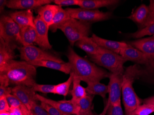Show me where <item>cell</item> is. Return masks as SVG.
Here are the masks:
<instances>
[{"label":"cell","instance_id":"21","mask_svg":"<svg viewBox=\"0 0 154 115\" xmlns=\"http://www.w3.org/2000/svg\"><path fill=\"white\" fill-rule=\"evenodd\" d=\"M60 6L49 4L39 7L37 9L38 15L50 28L54 17Z\"/></svg>","mask_w":154,"mask_h":115},{"label":"cell","instance_id":"44","mask_svg":"<svg viewBox=\"0 0 154 115\" xmlns=\"http://www.w3.org/2000/svg\"><path fill=\"white\" fill-rule=\"evenodd\" d=\"M0 115H10L9 112H3L0 113Z\"/></svg>","mask_w":154,"mask_h":115},{"label":"cell","instance_id":"33","mask_svg":"<svg viewBox=\"0 0 154 115\" xmlns=\"http://www.w3.org/2000/svg\"><path fill=\"white\" fill-rule=\"evenodd\" d=\"M54 85L48 84H39L35 83L33 86V89L36 92H42L44 93H53Z\"/></svg>","mask_w":154,"mask_h":115},{"label":"cell","instance_id":"31","mask_svg":"<svg viewBox=\"0 0 154 115\" xmlns=\"http://www.w3.org/2000/svg\"><path fill=\"white\" fill-rule=\"evenodd\" d=\"M10 107H15L19 109L24 115H30L31 112L27 107L13 94L6 97Z\"/></svg>","mask_w":154,"mask_h":115},{"label":"cell","instance_id":"26","mask_svg":"<svg viewBox=\"0 0 154 115\" xmlns=\"http://www.w3.org/2000/svg\"><path fill=\"white\" fill-rule=\"evenodd\" d=\"M81 81L79 79L74 77L72 82V89L70 91L72 97L71 100L73 102L78 104L79 101L87 95L86 89L80 84Z\"/></svg>","mask_w":154,"mask_h":115},{"label":"cell","instance_id":"42","mask_svg":"<svg viewBox=\"0 0 154 115\" xmlns=\"http://www.w3.org/2000/svg\"><path fill=\"white\" fill-rule=\"evenodd\" d=\"M149 7L150 14L152 18L154 19V0H151L149 1Z\"/></svg>","mask_w":154,"mask_h":115},{"label":"cell","instance_id":"30","mask_svg":"<svg viewBox=\"0 0 154 115\" xmlns=\"http://www.w3.org/2000/svg\"><path fill=\"white\" fill-rule=\"evenodd\" d=\"M146 35L154 36V19L142 28L139 29L135 32L131 34V37L134 38H142Z\"/></svg>","mask_w":154,"mask_h":115},{"label":"cell","instance_id":"40","mask_svg":"<svg viewBox=\"0 0 154 115\" xmlns=\"http://www.w3.org/2000/svg\"><path fill=\"white\" fill-rule=\"evenodd\" d=\"M9 112L10 115H24L19 109L15 107H10Z\"/></svg>","mask_w":154,"mask_h":115},{"label":"cell","instance_id":"3","mask_svg":"<svg viewBox=\"0 0 154 115\" xmlns=\"http://www.w3.org/2000/svg\"><path fill=\"white\" fill-rule=\"evenodd\" d=\"M0 74L4 75L9 84L24 85L32 88L35 83L37 69L36 66L25 61H10Z\"/></svg>","mask_w":154,"mask_h":115},{"label":"cell","instance_id":"24","mask_svg":"<svg viewBox=\"0 0 154 115\" xmlns=\"http://www.w3.org/2000/svg\"><path fill=\"white\" fill-rule=\"evenodd\" d=\"M21 40L23 46L33 45L36 43L37 34L35 27L27 26L20 28Z\"/></svg>","mask_w":154,"mask_h":115},{"label":"cell","instance_id":"11","mask_svg":"<svg viewBox=\"0 0 154 115\" xmlns=\"http://www.w3.org/2000/svg\"><path fill=\"white\" fill-rule=\"evenodd\" d=\"M37 97L40 102L46 103L58 110L62 114L69 115H78L80 110L79 104L73 102L70 100L55 101L46 98L39 94H37Z\"/></svg>","mask_w":154,"mask_h":115},{"label":"cell","instance_id":"16","mask_svg":"<svg viewBox=\"0 0 154 115\" xmlns=\"http://www.w3.org/2000/svg\"><path fill=\"white\" fill-rule=\"evenodd\" d=\"M128 44L148 55L152 61L154 73V36L137 39Z\"/></svg>","mask_w":154,"mask_h":115},{"label":"cell","instance_id":"22","mask_svg":"<svg viewBox=\"0 0 154 115\" xmlns=\"http://www.w3.org/2000/svg\"><path fill=\"white\" fill-rule=\"evenodd\" d=\"M14 49L0 40V72L2 71L8 63L15 58Z\"/></svg>","mask_w":154,"mask_h":115},{"label":"cell","instance_id":"20","mask_svg":"<svg viewBox=\"0 0 154 115\" xmlns=\"http://www.w3.org/2000/svg\"><path fill=\"white\" fill-rule=\"evenodd\" d=\"M117 0H80L79 6L85 9L97 10L101 8L114 7L118 4Z\"/></svg>","mask_w":154,"mask_h":115},{"label":"cell","instance_id":"39","mask_svg":"<svg viewBox=\"0 0 154 115\" xmlns=\"http://www.w3.org/2000/svg\"><path fill=\"white\" fill-rule=\"evenodd\" d=\"M12 88L9 86H0V98L6 97L9 95L12 94Z\"/></svg>","mask_w":154,"mask_h":115},{"label":"cell","instance_id":"35","mask_svg":"<svg viewBox=\"0 0 154 115\" xmlns=\"http://www.w3.org/2000/svg\"><path fill=\"white\" fill-rule=\"evenodd\" d=\"M106 115H125L121 103L109 106L107 109Z\"/></svg>","mask_w":154,"mask_h":115},{"label":"cell","instance_id":"27","mask_svg":"<svg viewBox=\"0 0 154 115\" xmlns=\"http://www.w3.org/2000/svg\"><path fill=\"white\" fill-rule=\"evenodd\" d=\"M95 96L88 95L79 101L80 110L78 115H98L93 111V99Z\"/></svg>","mask_w":154,"mask_h":115},{"label":"cell","instance_id":"8","mask_svg":"<svg viewBox=\"0 0 154 115\" xmlns=\"http://www.w3.org/2000/svg\"><path fill=\"white\" fill-rule=\"evenodd\" d=\"M71 18L84 22H97L107 20L111 18V12H104L98 10L80 8L66 9Z\"/></svg>","mask_w":154,"mask_h":115},{"label":"cell","instance_id":"13","mask_svg":"<svg viewBox=\"0 0 154 115\" xmlns=\"http://www.w3.org/2000/svg\"><path fill=\"white\" fill-rule=\"evenodd\" d=\"M12 94L19 98L30 110L32 103L39 101L36 92L32 88L26 86H15L12 88Z\"/></svg>","mask_w":154,"mask_h":115},{"label":"cell","instance_id":"41","mask_svg":"<svg viewBox=\"0 0 154 115\" xmlns=\"http://www.w3.org/2000/svg\"><path fill=\"white\" fill-rule=\"evenodd\" d=\"M8 1L7 0H1L0 1V13L1 14L4 11L5 7H6L7 4L8 3Z\"/></svg>","mask_w":154,"mask_h":115},{"label":"cell","instance_id":"29","mask_svg":"<svg viewBox=\"0 0 154 115\" xmlns=\"http://www.w3.org/2000/svg\"><path fill=\"white\" fill-rule=\"evenodd\" d=\"M73 73L71 72L69 78L66 82L54 85L53 93L66 97L69 92L70 87L73 82Z\"/></svg>","mask_w":154,"mask_h":115},{"label":"cell","instance_id":"10","mask_svg":"<svg viewBox=\"0 0 154 115\" xmlns=\"http://www.w3.org/2000/svg\"><path fill=\"white\" fill-rule=\"evenodd\" d=\"M123 75L110 73L109 87V98L103 111L107 112V109L110 105L121 103Z\"/></svg>","mask_w":154,"mask_h":115},{"label":"cell","instance_id":"45","mask_svg":"<svg viewBox=\"0 0 154 115\" xmlns=\"http://www.w3.org/2000/svg\"><path fill=\"white\" fill-rule=\"evenodd\" d=\"M30 115H35L34 114H33V113H31Z\"/></svg>","mask_w":154,"mask_h":115},{"label":"cell","instance_id":"38","mask_svg":"<svg viewBox=\"0 0 154 115\" xmlns=\"http://www.w3.org/2000/svg\"><path fill=\"white\" fill-rule=\"evenodd\" d=\"M10 105L7 100V98H0V113L3 112H9Z\"/></svg>","mask_w":154,"mask_h":115},{"label":"cell","instance_id":"1","mask_svg":"<svg viewBox=\"0 0 154 115\" xmlns=\"http://www.w3.org/2000/svg\"><path fill=\"white\" fill-rule=\"evenodd\" d=\"M66 56L71 64L74 77L88 83L100 81L109 77L110 73L95 63L89 61L77 54L72 47H69Z\"/></svg>","mask_w":154,"mask_h":115},{"label":"cell","instance_id":"12","mask_svg":"<svg viewBox=\"0 0 154 115\" xmlns=\"http://www.w3.org/2000/svg\"><path fill=\"white\" fill-rule=\"evenodd\" d=\"M35 26L37 32V38L36 43L40 48L44 50H50L52 48L48 38V27L41 18L38 15L34 18Z\"/></svg>","mask_w":154,"mask_h":115},{"label":"cell","instance_id":"17","mask_svg":"<svg viewBox=\"0 0 154 115\" xmlns=\"http://www.w3.org/2000/svg\"><path fill=\"white\" fill-rule=\"evenodd\" d=\"M9 16L20 28L27 26L35 27L34 19L32 10L15 11L10 13Z\"/></svg>","mask_w":154,"mask_h":115},{"label":"cell","instance_id":"2","mask_svg":"<svg viewBox=\"0 0 154 115\" xmlns=\"http://www.w3.org/2000/svg\"><path fill=\"white\" fill-rule=\"evenodd\" d=\"M147 73L137 64L128 67L123 75L122 95L125 107V115H132L137 107L143 103V100L136 93L133 84L136 79Z\"/></svg>","mask_w":154,"mask_h":115},{"label":"cell","instance_id":"34","mask_svg":"<svg viewBox=\"0 0 154 115\" xmlns=\"http://www.w3.org/2000/svg\"><path fill=\"white\" fill-rule=\"evenodd\" d=\"M39 101L33 102L31 104L30 111L35 115H50L43 108Z\"/></svg>","mask_w":154,"mask_h":115},{"label":"cell","instance_id":"9","mask_svg":"<svg viewBox=\"0 0 154 115\" xmlns=\"http://www.w3.org/2000/svg\"><path fill=\"white\" fill-rule=\"evenodd\" d=\"M120 55L127 61H132L137 65H145L147 67V73H154L152 61L149 57L137 48L128 44L127 46L122 49Z\"/></svg>","mask_w":154,"mask_h":115},{"label":"cell","instance_id":"25","mask_svg":"<svg viewBox=\"0 0 154 115\" xmlns=\"http://www.w3.org/2000/svg\"><path fill=\"white\" fill-rule=\"evenodd\" d=\"M86 92L88 95H99L105 98L109 92L108 85L101 83L100 82H91L87 83Z\"/></svg>","mask_w":154,"mask_h":115},{"label":"cell","instance_id":"4","mask_svg":"<svg viewBox=\"0 0 154 115\" xmlns=\"http://www.w3.org/2000/svg\"><path fill=\"white\" fill-rule=\"evenodd\" d=\"M90 58L91 62L108 69L110 73L122 75L124 73L123 65L127 61L120 54L100 47L97 53Z\"/></svg>","mask_w":154,"mask_h":115},{"label":"cell","instance_id":"28","mask_svg":"<svg viewBox=\"0 0 154 115\" xmlns=\"http://www.w3.org/2000/svg\"><path fill=\"white\" fill-rule=\"evenodd\" d=\"M70 18V16L66 10L63 9L62 7H60L54 17L50 28L54 32H56L58 26L64 23Z\"/></svg>","mask_w":154,"mask_h":115},{"label":"cell","instance_id":"15","mask_svg":"<svg viewBox=\"0 0 154 115\" xmlns=\"http://www.w3.org/2000/svg\"><path fill=\"white\" fill-rule=\"evenodd\" d=\"M128 19L137 24L139 29L142 28L153 20L149 6L142 4L136 8Z\"/></svg>","mask_w":154,"mask_h":115},{"label":"cell","instance_id":"37","mask_svg":"<svg viewBox=\"0 0 154 115\" xmlns=\"http://www.w3.org/2000/svg\"><path fill=\"white\" fill-rule=\"evenodd\" d=\"M41 105L50 115H63L58 110L46 103L40 102Z\"/></svg>","mask_w":154,"mask_h":115},{"label":"cell","instance_id":"46","mask_svg":"<svg viewBox=\"0 0 154 115\" xmlns=\"http://www.w3.org/2000/svg\"><path fill=\"white\" fill-rule=\"evenodd\" d=\"M103 115V114H102V113H101V114H99V115Z\"/></svg>","mask_w":154,"mask_h":115},{"label":"cell","instance_id":"5","mask_svg":"<svg viewBox=\"0 0 154 115\" xmlns=\"http://www.w3.org/2000/svg\"><path fill=\"white\" fill-rule=\"evenodd\" d=\"M91 24L71 18L57 28L64 34L72 47L82 39L89 37Z\"/></svg>","mask_w":154,"mask_h":115},{"label":"cell","instance_id":"19","mask_svg":"<svg viewBox=\"0 0 154 115\" xmlns=\"http://www.w3.org/2000/svg\"><path fill=\"white\" fill-rule=\"evenodd\" d=\"M28 63L36 67H44L53 69L62 72L66 74H70L72 71L71 65L69 62L60 63L51 60H42Z\"/></svg>","mask_w":154,"mask_h":115},{"label":"cell","instance_id":"18","mask_svg":"<svg viewBox=\"0 0 154 115\" xmlns=\"http://www.w3.org/2000/svg\"><path fill=\"white\" fill-rule=\"evenodd\" d=\"M92 38L99 46L118 54H120L122 49L128 44L124 42L102 38L95 34L92 35Z\"/></svg>","mask_w":154,"mask_h":115},{"label":"cell","instance_id":"14","mask_svg":"<svg viewBox=\"0 0 154 115\" xmlns=\"http://www.w3.org/2000/svg\"><path fill=\"white\" fill-rule=\"evenodd\" d=\"M52 2L51 0H10L8 1L7 7L13 9L32 10L51 4Z\"/></svg>","mask_w":154,"mask_h":115},{"label":"cell","instance_id":"47","mask_svg":"<svg viewBox=\"0 0 154 115\" xmlns=\"http://www.w3.org/2000/svg\"><path fill=\"white\" fill-rule=\"evenodd\" d=\"M63 115H67V114H63Z\"/></svg>","mask_w":154,"mask_h":115},{"label":"cell","instance_id":"23","mask_svg":"<svg viewBox=\"0 0 154 115\" xmlns=\"http://www.w3.org/2000/svg\"><path fill=\"white\" fill-rule=\"evenodd\" d=\"M75 45L76 47L85 52L89 57L95 55L100 47L92 37H85L76 42Z\"/></svg>","mask_w":154,"mask_h":115},{"label":"cell","instance_id":"43","mask_svg":"<svg viewBox=\"0 0 154 115\" xmlns=\"http://www.w3.org/2000/svg\"><path fill=\"white\" fill-rule=\"evenodd\" d=\"M143 103L151 104H154V95L143 99Z\"/></svg>","mask_w":154,"mask_h":115},{"label":"cell","instance_id":"36","mask_svg":"<svg viewBox=\"0 0 154 115\" xmlns=\"http://www.w3.org/2000/svg\"><path fill=\"white\" fill-rule=\"evenodd\" d=\"M80 0H54L53 1L55 5L64 7V6H79Z\"/></svg>","mask_w":154,"mask_h":115},{"label":"cell","instance_id":"6","mask_svg":"<svg viewBox=\"0 0 154 115\" xmlns=\"http://www.w3.org/2000/svg\"><path fill=\"white\" fill-rule=\"evenodd\" d=\"M20 27L8 15H3L0 19V40L15 49L17 44L22 45Z\"/></svg>","mask_w":154,"mask_h":115},{"label":"cell","instance_id":"7","mask_svg":"<svg viewBox=\"0 0 154 115\" xmlns=\"http://www.w3.org/2000/svg\"><path fill=\"white\" fill-rule=\"evenodd\" d=\"M19 50L21 59L27 62L51 60L59 63H65L58 56L34 45L22 46L19 47Z\"/></svg>","mask_w":154,"mask_h":115},{"label":"cell","instance_id":"32","mask_svg":"<svg viewBox=\"0 0 154 115\" xmlns=\"http://www.w3.org/2000/svg\"><path fill=\"white\" fill-rule=\"evenodd\" d=\"M154 112V104H145L139 105L132 115H149Z\"/></svg>","mask_w":154,"mask_h":115}]
</instances>
